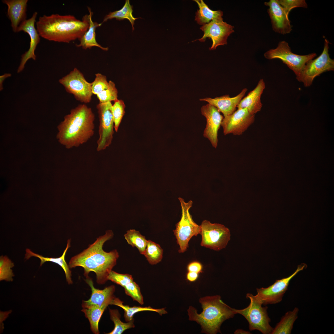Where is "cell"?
Segmentation results:
<instances>
[{
    "label": "cell",
    "instance_id": "d590c367",
    "mask_svg": "<svg viewBox=\"0 0 334 334\" xmlns=\"http://www.w3.org/2000/svg\"><path fill=\"white\" fill-rule=\"evenodd\" d=\"M95 75L94 81L91 83V88L92 94L97 95L106 89L109 84L106 76L99 73L96 74Z\"/></svg>",
    "mask_w": 334,
    "mask_h": 334
},
{
    "label": "cell",
    "instance_id": "e0dca14e",
    "mask_svg": "<svg viewBox=\"0 0 334 334\" xmlns=\"http://www.w3.org/2000/svg\"><path fill=\"white\" fill-rule=\"evenodd\" d=\"M268 6V12L270 17L273 30L275 32L285 34L292 30L288 16L284 8L279 4L277 0H270L264 3Z\"/></svg>",
    "mask_w": 334,
    "mask_h": 334
},
{
    "label": "cell",
    "instance_id": "52a82bcc",
    "mask_svg": "<svg viewBox=\"0 0 334 334\" xmlns=\"http://www.w3.org/2000/svg\"><path fill=\"white\" fill-rule=\"evenodd\" d=\"M317 55L313 53L306 55H299L293 53L289 44L285 41H280L277 47L266 51L264 54L267 59H279L292 70L296 76L299 75L301 71L306 63L313 59Z\"/></svg>",
    "mask_w": 334,
    "mask_h": 334
},
{
    "label": "cell",
    "instance_id": "cb8c5ba5",
    "mask_svg": "<svg viewBox=\"0 0 334 334\" xmlns=\"http://www.w3.org/2000/svg\"><path fill=\"white\" fill-rule=\"evenodd\" d=\"M71 239H69L67 241L66 247L64 250L62 255L58 258H49L45 257L41 255L36 254L32 251L30 249L27 248L26 250L25 259H28L32 257H35L39 258L41 260L40 266H41L45 262L50 261L56 263L60 265L63 270L65 274L66 281L68 284L73 283L71 279V272L70 269L69 265L65 260V256L67 250L71 247Z\"/></svg>",
    "mask_w": 334,
    "mask_h": 334
},
{
    "label": "cell",
    "instance_id": "ac0fdd59",
    "mask_svg": "<svg viewBox=\"0 0 334 334\" xmlns=\"http://www.w3.org/2000/svg\"><path fill=\"white\" fill-rule=\"evenodd\" d=\"M85 281L91 289L92 294L88 300L82 301L83 308L92 306L107 307L111 304L113 300L115 298L114 295L115 291L114 285H111L103 290H100L94 287L92 280L89 277L86 278Z\"/></svg>",
    "mask_w": 334,
    "mask_h": 334
},
{
    "label": "cell",
    "instance_id": "7a4b0ae2",
    "mask_svg": "<svg viewBox=\"0 0 334 334\" xmlns=\"http://www.w3.org/2000/svg\"><path fill=\"white\" fill-rule=\"evenodd\" d=\"M94 119L90 108L85 104L78 105L58 126L57 139L67 149L79 146L93 136Z\"/></svg>",
    "mask_w": 334,
    "mask_h": 334
},
{
    "label": "cell",
    "instance_id": "836d02e7",
    "mask_svg": "<svg viewBox=\"0 0 334 334\" xmlns=\"http://www.w3.org/2000/svg\"><path fill=\"white\" fill-rule=\"evenodd\" d=\"M125 108L124 102L121 100L118 99L114 101V104L112 105V111L114 123V129L116 132L118 131L124 115Z\"/></svg>",
    "mask_w": 334,
    "mask_h": 334
},
{
    "label": "cell",
    "instance_id": "74e56055",
    "mask_svg": "<svg viewBox=\"0 0 334 334\" xmlns=\"http://www.w3.org/2000/svg\"><path fill=\"white\" fill-rule=\"evenodd\" d=\"M202 265L197 261L191 262L187 266V270L188 272H194L199 274L202 272Z\"/></svg>",
    "mask_w": 334,
    "mask_h": 334
},
{
    "label": "cell",
    "instance_id": "d4e9b609",
    "mask_svg": "<svg viewBox=\"0 0 334 334\" xmlns=\"http://www.w3.org/2000/svg\"><path fill=\"white\" fill-rule=\"evenodd\" d=\"M199 9L195 13V20L200 25H203L211 21L222 18L223 12L220 10L213 11L210 9L203 0H194Z\"/></svg>",
    "mask_w": 334,
    "mask_h": 334
},
{
    "label": "cell",
    "instance_id": "f1b7e54d",
    "mask_svg": "<svg viewBox=\"0 0 334 334\" xmlns=\"http://www.w3.org/2000/svg\"><path fill=\"white\" fill-rule=\"evenodd\" d=\"M106 307L105 306H92L83 308L81 310V311L84 313L86 317L89 320L91 330L94 334H98L100 333L98 328L99 322Z\"/></svg>",
    "mask_w": 334,
    "mask_h": 334
},
{
    "label": "cell",
    "instance_id": "4dcf8cb0",
    "mask_svg": "<svg viewBox=\"0 0 334 334\" xmlns=\"http://www.w3.org/2000/svg\"><path fill=\"white\" fill-rule=\"evenodd\" d=\"M111 320L114 323L113 329L107 334H121L125 330L134 328V319L127 323L122 322L120 319L121 315L117 309L109 308Z\"/></svg>",
    "mask_w": 334,
    "mask_h": 334
},
{
    "label": "cell",
    "instance_id": "603a6c76",
    "mask_svg": "<svg viewBox=\"0 0 334 334\" xmlns=\"http://www.w3.org/2000/svg\"><path fill=\"white\" fill-rule=\"evenodd\" d=\"M88 9L89 12V26L87 30L79 40V44H76V46L82 47L85 49H90L92 47L95 46L99 47L104 51H107L109 48L102 47L97 42L96 40V30L97 28L100 26L102 24L92 21V17L93 12L89 7H88Z\"/></svg>",
    "mask_w": 334,
    "mask_h": 334
},
{
    "label": "cell",
    "instance_id": "ba28073f",
    "mask_svg": "<svg viewBox=\"0 0 334 334\" xmlns=\"http://www.w3.org/2000/svg\"><path fill=\"white\" fill-rule=\"evenodd\" d=\"M324 43L321 54L315 59L307 62L299 76L296 78L298 81L302 82L305 87L310 86L314 79L323 73L334 70V60L330 58L328 53L330 43L325 39Z\"/></svg>",
    "mask_w": 334,
    "mask_h": 334
},
{
    "label": "cell",
    "instance_id": "5bb4252c",
    "mask_svg": "<svg viewBox=\"0 0 334 334\" xmlns=\"http://www.w3.org/2000/svg\"><path fill=\"white\" fill-rule=\"evenodd\" d=\"M255 115L250 114L246 109H239L232 114L224 117L221 126L225 135L230 134L242 135L254 122Z\"/></svg>",
    "mask_w": 334,
    "mask_h": 334
},
{
    "label": "cell",
    "instance_id": "e575fe53",
    "mask_svg": "<svg viewBox=\"0 0 334 334\" xmlns=\"http://www.w3.org/2000/svg\"><path fill=\"white\" fill-rule=\"evenodd\" d=\"M109 84V87L106 89L96 95L100 103L114 101L118 99V92L115 84L111 80Z\"/></svg>",
    "mask_w": 334,
    "mask_h": 334
},
{
    "label": "cell",
    "instance_id": "2e32d148",
    "mask_svg": "<svg viewBox=\"0 0 334 334\" xmlns=\"http://www.w3.org/2000/svg\"><path fill=\"white\" fill-rule=\"evenodd\" d=\"M37 15L36 12H34L31 18L20 24L17 30V32L23 31L27 33L30 38V47L28 50L21 56L20 63L17 70L18 73L23 70L25 65L28 60L32 58L36 60V59L34 52L40 41V36L35 26Z\"/></svg>",
    "mask_w": 334,
    "mask_h": 334
},
{
    "label": "cell",
    "instance_id": "484cf974",
    "mask_svg": "<svg viewBox=\"0 0 334 334\" xmlns=\"http://www.w3.org/2000/svg\"><path fill=\"white\" fill-rule=\"evenodd\" d=\"M299 311L298 308L286 312L280 319V321L273 328L271 334H290L294 323L298 318Z\"/></svg>",
    "mask_w": 334,
    "mask_h": 334
},
{
    "label": "cell",
    "instance_id": "83f0119b",
    "mask_svg": "<svg viewBox=\"0 0 334 334\" xmlns=\"http://www.w3.org/2000/svg\"><path fill=\"white\" fill-rule=\"evenodd\" d=\"M133 6L131 5L129 0H126L122 7L119 10L113 12H111L107 15L104 18L102 24L107 21L109 19L115 18L119 21L127 19L131 23L132 31L134 30L135 21L140 18H135L132 14Z\"/></svg>",
    "mask_w": 334,
    "mask_h": 334
},
{
    "label": "cell",
    "instance_id": "4316f807",
    "mask_svg": "<svg viewBox=\"0 0 334 334\" xmlns=\"http://www.w3.org/2000/svg\"><path fill=\"white\" fill-rule=\"evenodd\" d=\"M123 302L119 298H115L113 300L111 305H113L118 306L122 308L124 311V318L125 321L128 322L134 319V315L138 312L144 311H149L155 312L161 316L163 314H167L168 313L165 310V308L160 309H154L150 306L148 307H142L134 306H130L128 305L123 304Z\"/></svg>",
    "mask_w": 334,
    "mask_h": 334
},
{
    "label": "cell",
    "instance_id": "8992f818",
    "mask_svg": "<svg viewBox=\"0 0 334 334\" xmlns=\"http://www.w3.org/2000/svg\"><path fill=\"white\" fill-rule=\"evenodd\" d=\"M252 295L248 293L246 295V298L250 300L247 307L240 310L233 308V310L236 314H240L246 319L250 331L257 330L263 334H271L273 328L269 323L271 319L267 311L268 307H262V305L254 299Z\"/></svg>",
    "mask_w": 334,
    "mask_h": 334
},
{
    "label": "cell",
    "instance_id": "9c48e42d",
    "mask_svg": "<svg viewBox=\"0 0 334 334\" xmlns=\"http://www.w3.org/2000/svg\"><path fill=\"white\" fill-rule=\"evenodd\" d=\"M201 246L216 251L225 248L230 239L229 229L224 225L205 220L200 225Z\"/></svg>",
    "mask_w": 334,
    "mask_h": 334
},
{
    "label": "cell",
    "instance_id": "f546056e",
    "mask_svg": "<svg viewBox=\"0 0 334 334\" xmlns=\"http://www.w3.org/2000/svg\"><path fill=\"white\" fill-rule=\"evenodd\" d=\"M124 236L128 244L137 248L140 253L143 255L148 242L144 236L133 229L128 230Z\"/></svg>",
    "mask_w": 334,
    "mask_h": 334
},
{
    "label": "cell",
    "instance_id": "ab89813d",
    "mask_svg": "<svg viewBox=\"0 0 334 334\" xmlns=\"http://www.w3.org/2000/svg\"><path fill=\"white\" fill-rule=\"evenodd\" d=\"M11 76V74L10 73H6L1 75L0 76V90L1 91L3 89L2 84L5 79Z\"/></svg>",
    "mask_w": 334,
    "mask_h": 334
},
{
    "label": "cell",
    "instance_id": "1f68e13d",
    "mask_svg": "<svg viewBox=\"0 0 334 334\" xmlns=\"http://www.w3.org/2000/svg\"><path fill=\"white\" fill-rule=\"evenodd\" d=\"M163 255V250L159 244L151 240H148L143 255L150 264L155 265L160 262Z\"/></svg>",
    "mask_w": 334,
    "mask_h": 334
},
{
    "label": "cell",
    "instance_id": "d6986e66",
    "mask_svg": "<svg viewBox=\"0 0 334 334\" xmlns=\"http://www.w3.org/2000/svg\"><path fill=\"white\" fill-rule=\"evenodd\" d=\"M108 280L122 287L125 293L131 297L134 301H137L141 305L144 304L140 288L134 281L131 275L119 273L112 270L108 276Z\"/></svg>",
    "mask_w": 334,
    "mask_h": 334
},
{
    "label": "cell",
    "instance_id": "7c38bea8",
    "mask_svg": "<svg viewBox=\"0 0 334 334\" xmlns=\"http://www.w3.org/2000/svg\"><path fill=\"white\" fill-rule=\"evenodd\" d=\"M111 101L100 103L96 108L99 120V138L97 141V150L105 149L111 144L114 133V123Z\"/></svg>",
    "mask_w": 334,
    "mask_h": 334
},
{
    "label": "cell",
    "instance_id": "60d3db41",
    "mask_svg": "<svg viewBox=\"0 0 334 334\" xmlns=\"http://www.w3.org/2000/svg\"><path fill=\"white\" fill-rule=\"evenodd\" d=\"M235 334H249L250 332L248 331H246L242 329H239L235 331L234 332Z\"/></svg>",
    "mask_w": 334,
    "mask_h": 334
},
{
    "label": "cell",
    "instance_id": "5b68a950",
    "mask_svg": "<svg viewBox=\"0 0 334 334\" xmlns=\"http://www.w3.org/2000/svg\"><path fill=\"white\" fill-rule=\"evenodd\" d=\"M178 199L181 207L182 216L173 231L179 246L178 252L183 253L188 247L191 239L193 236L200 234V226L194 221L189 212V210L192 206V201L190 200L186 202L182 198L179 197Z\"/></svg>",
    "mask_w": 334,
    "mask_h": 334
},
{
    "label": "cell",
    "instance_id": "7402d4cb",
    "mask_svg": "<svg viewBox=\"0 0 334 334\" xmlns=\"http://www.w3.org/2000/svg\"><path fill=\"white\" fill-rule=\"evenodd\" d=\"M265 88L264 80L261 79L255 89L242 99L237 108L238 109H246L252 114L255 115L260 111L262 106L261 97Z\"/></svg>",
    "mask_w": 334,
    "mask_h": 334
},
{
    "label": "cell",
    "instance_id": "277c9868",
    "mask_svg": "<svg viewBox=\"0 0 334 334\" xmlns=\"http://www.w3.org/2000/svg\"><path fill=\"white\" fill-rule=\"evenodd\" d=\"M199 301L203 309L202 312L198 313L197 310L192 306L189 307L187 312L189 320L199 324L202 333H221L222 323L236 314L233 308L223 302L219 295L206 296L200 298Z\"/></svg>",
    "mask_w": 334,
    "mask_h": 334
},
{
    "label": "cell",
    "instance_id": "d6a6232c",
    "mask_svg": "<svg viewBox=\"0 0 334 334\" xmlns=\"http://www.w3.org/2000/svg\"><path fill=\"white\" fill-rule=\"evenodd\" d=\"M14 263L6 255L0 257V281L11 282L14 274L12 268Z\"/></svg>",
    "mask_w": 334,
    "mask_h": 334
},
{
    "label": "cell",
    "instance_id": "30bf717a",
    "mask_svg": "<svg viewBox=\"0 0 334 334\" xmlns=\"http://www.w3.org/2000/svg\"><path fill=\"white\" fill-rule=\"evenodd\" d=\"M306 267V264L302 263L298 265L296 271L289 276L276 280L267 288H257V294L255 296L252 295L253 298L256 301L265 306L280 302L288 290L291 280Z\"/></svg>",
    "mask_w": 334,
    "mask_h": 334
},
{
    "label": "cell",
    "instance_id": "6da1fadb",
    "mask_svg": "<svg viewBox=\"0 0 334 334\" xmlns=\"http://www.w3.org/2000/svg\"><path fill=\"white\" fill-rule=\"evenodd\" d=\"M113 236L112 230L106 231L104 235L97 238L88 248L71 259L68 264L70 268L82 267L84 269V275L86 278L89 277L90 272H93L96 274L97 283L101 285L105 284L119 257L116 250L106 252L103 249L105 243Z\"/></svg>",
    "mask_w": 334,
    "mask_h": 334
},
{
    "label": "cell",
    "instance_id": "ffe728a7",
    "mask_svg": "<svg viewBox=\"0 0 334 334\" xmlns=\"http://www.w3.org/2000/svg\"><path fill=\"white\" fill-rule=\"evenodd\" d=\"M247 89H243L236 96L230 97L229 95H225L212 98L207 97L200 99V101H206L216 108L225 117L230 115L236 110L238 105L244 96Z\"/></svg>",
    "mask_w": 334,
    "mask_h": 334
},
{
    "label": "cell",
    "instance_id": "4fadbf2b",
    "mask_svg": "<svg viewBox=\"0 0 334 334\" xmlns=\"http://www.w3.org/2000/svg\"><path fill=\"white\" fill-rule=\"evenodd\" d=\"M234 27L223 21V18L214 19L200 28L204 33L202 37L197 40L204 42L207 38H211L212 43L210 50L215 49L221 45L227 44L228 37L234 32Z\"/></svg>",
    "mask_w": 334,
    "mask_h": 334
},
{
    "label": "cell",
    "instance_id": "9a60e30c",
    "mask_svg": "<svg viewBox=\"0 0 334 334\" xmlns=\"http://www.w3.org/2000/svg\"><path fill=\"white\" fill-rule=\"evenodd\" d=\"M201 111L207 121L203 135L209 139L213 147L216 148L218 142V132L224 117L216 108L209 103L202 106Z\"/></svg>",
    "mask_w": 334,
    "mask_h": 334
},
{
    "label": "cell",
    "instance_id": "44dd1931",
    "mask_svg": "<svg viewBox=\"0 0 334 334\" xmlns=\"http://www.w3.org/2000/svg\"><path fill=\"white\" fill-rule=\"evenodd\" d=\"M28 1V0L2 1L7 6V15L14 32H17L20 24L27 19L26 11Z\"/></svg>",
    "mask_w": 334,
    "mask_h": 334
},
{
    "label": "cell",
    "instance_id": "8d00e7d4",
    "mask_svg": "<svg viewBox=\"0 0 334 334\" xmlns=\"http://www.w3.org/2000/svg\"><path fill=\"white\" fill-rule=\"evenodd\" d=\"M279 4L284 8L287 15L296 7L307 8L308 5L305 0H277Z\"/></svg>",
    "mask_w": 334,
    "mask_h": 334
},
{
    "label": "cell",
    "instance_id": "8fae6325",
    "mask_svg": "<svg viewBox=\"0 0 334 334\" xmlns=\"http://www.w3.org/2000/svg\"><path fill=\"white\" fill-rule=\"evenodd\" d=\"M59 82L64 87L66 91L73 95L77 100L84 103L91 101L93 94L91 83L88 82L77 68H74Z\"/></svg>",
    "mask_w": 334,
    "mask_h": 334
},
{
    "label": "cell",
    "instance_id": "3957f363",
    "mask_svg": "<svg viewBox=\"0 0 334 334\" xmlns=\"http://www.w3.org/2000/svg\"><path fill=\"white\" fill-rule=\"evenodd\" d=\"M89 20L87 14L81 20L71 15H44L36 22V29L40 36L45 39L69 43L82 37L88 28Z\"/></svg>",
    "mask_w": 334,
    "mask_h": 334
},
{
    "label": "cell",
    "instance_id": "f35d334b",
    "mask_svg": "<svg viewBox=\"0 0 334 334\" xmlns=\"http://www.w3.org/2000/svg\"><path fill=\"white\" fill-rule=\"evenodd\" d=\"M199 277V273L192 272H188L186 275L187 280L191 282L196 281Z\"/></svg>",
    "mask_w": 334,
    "mask_h": 334
}]
</instances>
